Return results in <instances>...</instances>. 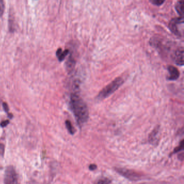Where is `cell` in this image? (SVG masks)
Masks as SVG:
<instances>
[{
    "mask_svg": "<svg viewBox=\"0 0 184 184\" xmlns=\"http://www.w3.org/2000/svg\"><path fill=\"white\" fill-rule=\"evenodd\" d=\"M70 108L79 125L82 126L88 121L89 110L85 102L79 92L75 91L70 96Z\"/></svg>",
    "mask_w": 184,
    "mask_h": 184,
    "instance_id": "cell-1",
    "label": "cell"
},
{
    "mask_svg": "<svg viewBox=\"0 0 184 184\" xmlns=\"http://www.w3.org/2000/svg\"><path fill=\"white\" fill-rule=\"evenodd\" d=\"M123 83V79L121 77H117L99 92L97 96V99L103 100L106 98L110 96L111 94L115 92Z\"/></svg>",
    "mask_w": 184,
    "mask_h": 184,
    "instance_id": "cell-2",
    "label": "cell"
},
{
    "mask_svg": "<svg viewBox=\"0 0 184 184\" xmlns=\"http://www.w3.org/2000/svg\"><path fill=\"white\" fill-rule=\"evenodd\" d=\"M5 184H18V176L13 166H8L5 173Z\"/></svg>",
    "mask_w": 184,
    "mask_h": 184,
    "instance_id": "cell-3",
    "label": "cell"
},
{
    "mask_svg": "<svg viewBox=\"0 0 184 184\" xmlns=\"http://www.w3.org/2000/svg\"><path fill=\"white\" fill-rule=\"evenodd\" d=\"M184 23V17H179L178 18H173L171 20L169 24H168V28L171 32L173 34L177 35V36H181V34L180 33L178 28V25H179L180 23Z\"/></svg>",
    "mask_w": 184,
    "mask_h": 184,
    "instance_id": "cell-4",
    "label": "cell"
},
{
    "mask_svg": "<svg viewBox=\"0 0 184 184\" xmlns=\"http://www.w3.org/2000/svg\"><path fill=\"white\" fill-rule=\"evenodd\" d=\"M116 171L124 177L132 180H136L140 178V175L135 171L126 170L125 168H118Z\"/></svg>",
    "mask_w": 184,
    "mask_h": 184,
    "instance_id": "cell-5",
    "label": "cell"
},
{
    "mask_svg": "<svg viewBox=\"0 0 184 184\" xmlns=\"http://www.w3.org/2000/svg\"><path fill=\"white\" fill-rule=\"evenodd\" d=\"M184 50L182 48L176 50L172 55V59L177 65H184Z\"/></svg>",
    "mask_w": 184,
    "mask_h": 184,
    "instance_id": "cell-6",
    "label": "cell"
},
{
    "mask_svg": "<svg viewBox=\"0 0 184 184\" xmlns=\"http://www.w3.org/2000/svg\"><path fill=\"white\" fill-rule=\"evenodd\" d=\"M167 69L170 74V76L167 78L168 80L175 81L179 77L180 72L177 67L172 65H169Z\"/></svg>",
    "mask_w": 184,
    "mask_h": 184,
    "instance_id": "cell-7",
    "label": "cell"
},
{
    "mask_svg": "<svg viewBox=\"0 0 184 184\" xmlns=\"http://www.w3.org/2000/svg\"><path fill=\"white\" fill-rule=\"evenodd\" d=\"M76 64V61L74 57L71 55L67 59V62L65 63L66 69L69 72H71L74 69L75 66Z\"/></svg>",
    "mask_w": 184,
    "mask_h": 184,
    "instance_id": "cell-8",
    "label": "cell"
},
{
    "mask_svg": "<svg viewBox=\"0 0 184 184\" xmlns=\"http://www.w3.org/2000/svg\"><path fill=\"white\" fill-rule=\"evenodd\" d=\"M175 9L180 17H184V1L181 0L178 1L175 6Z\"/></svg>",
    "mask_w": 184,
    "mask_h": 184,
    "instance_id": "cell-9",
    "label": "cell"
},
{
    "mask_svg": "<svg viewBox=\"0 0 184 184\" xmlns=\"http://www.w3.org/2000/svg\"><path fill=\"white\" fill-rule=\"evenodd\" d=\"M69 52V50L68 49H65V50L62 51L61 48H59L56 52V56H57L59 61L62 62L65 59V57L67 56Z\"/></svg>",
    "mask_w": 184,
    "mask_h": 184,
    "instance_id": "cell-10",
    "label": "cell"
},
{
    "mask_svg": "<svg viewBox=\"0 0 184 184\" xmlns=\"http://www.w3.org/2000/svg\"><path fill=\"white\" fill-rule=\"evenodd\" d=\"M65 126H66V128H67L69 132L71 135H74L75 132V128H74V126H72V124L70 122V121H68V120L66 121H65Z\"/></svg>",
    "mask_w": 184,
    "mask_h": 184,
    "instance_id": "cell-11",
    "label": "cell"
},
{
    "mask_svg": "<svg viewBox=\"0 0 184 184\" xmlns=\"http://www.w3.org/2000/svg\"><path fill=\"white\" fill-rule=\"evenodd\" d=\"M158 132H159L158 131V128H155L154 130L151 133L150 138H150L149 139H150L151 141L154 142L156 138H157L156 136H157Z\"/></svg>",
    "mask_w": 184,
    "mask_h": 184,
    "instance_id": "cell-12",
    "label": "cell"
},
{
    "mask_svg": "<svg viewBox=\"0 0 184 184\" xmlns=\"http://www.w3.org/2000/svg\"><path fill=\"white\" fill-rule=\"evenodd\" d=\"M150 2L152 3L153 5L160 6L165 2V1L164 0H151Z\"/></svg>",
    "mask_w": 184,
    "mask_h": 184,
    "instance_id": "cell-13",
    "label": "cell"
},
{
    "mask_svg": "<svg viewBox=\"0 0 184 184\" xmlns=\"http://www.w3.org/2000/svg\"><path fill=\"white\" fill-rule=\"evenodd\" d=\"M5 3L2 0H0V17L2 16L5 10Z\"/></svg>",
    "mask_w": 184,
    "mask_h": 184,
    "instance_id": "cell-14",
    "label": "cell"
},
{
    "mask_svg": "<svg viewBox=\"0 0 184 184\" xmlns=\"http://www.w3.org/2000/svg\"><path fill=\"white\" fill-rule=\"evenodd\" d=\"M110 180L108 178H103L99 180L96 184H109L110 183Z\"/></svg>",
    "mask_w": 184,
    "mask_h": 184,
    "instance_id": "cell-15",
    "label": "cell"
},
{
    "mask_svg": "<svg viewBox=\"0 0 184 184\" xmlns=\"http://www.w3.org/2000/svg\"><path fill=\"white\" fill-rule=\"evenodd\" d=\"M5 146L3 144H0V156H3L5 154Z\"/></svg>",
    "mask_w": 184,
    "mask_h": 184,
    "instance_id": "cell-16",
    "label": "cell"
},
{
    "mask_svg": "<svg viewBox=\"0 0 184 184\" xmlns=\"http://www.w3.org/2000/svg\"><path fill=\"white\" fill-rule=\"evenodd\" d=\"M183 148H184V144H183V141H182L181 144L179 146H178L177 148H175V150L174 151V153L179 152L180 151L183 150Z\"/></svg>",
    "mask_w": 184,
    "mask_h": 184,
    "instance_id": "cell-17",
    "label": "cell"
},
{
    "mask_svg": "<svg viewBox=\"0 0 184 184\" xmlns=\"http://www.w3.org/2000/svg\"><path fill=\"white\" fill-rule=\"evenodd\" d=\"M3 108L4 109V110L5 111V112H7V113H8L9 112V106L8 105L7 103L6 102H3L2 104Z\"/></svg>",
    "mask_w": 184,
    "mask_h": 184,
    "instance_id": "cell-18",
    "label": "cell"
},
{
    "mask_svg": "<svg viewBox=\"0 0 184 184\" xmlns=\"http://www.w3.org/2000/svg\"><path fill=\"white\" fill-rule=\"evenodd\" d=\"M9 124V120H6V121H2V122L1 123V124H0V126H1L2 128H5L6 126H7Z\"/></svg>",
    "mask_w": 184,
    "mask_h": 184,
    "instance_id": "cell-19",
    "label": "cell"
},
{
    "mask_svg": "<svg viewBox=\"0 0 184 184\" xmlns=\"http://www.w3.org/2000/svg\"><path fill=\"white\" fill-rule=\"evenodd\" d=\"M97 168V166L94 164H91L89 166V169L91 171H94Z\"/></svg>",
    "mask_w": 184,
    "mask_h": 184,
    "instance_id": "cell-20",
    "label": "cell"
},
{
    "mask_svg": "<svg viewBox=\"0 0 184 184\" xmlns=\"http://www.w3.org/2000/svg\"><path fill=\"white\" fill-rule=\"evenodd\" d=\"M1 98H0V104H1Z\"/></svg>",
    "mask_w": 184,
    "mask_h": 184,
    "instance_id": "cell-21",
    "label": "cell"
}]
</instances>
